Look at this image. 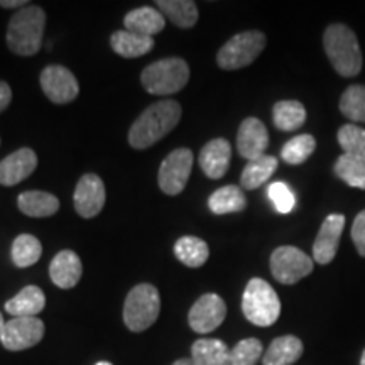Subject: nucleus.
Listing matches in <instances>:
<instances>
[{
    "instance_id": "obj_21",
    "label": "nucleus",
    "mask_w": 365,
    "mask_h": 365,
    "mask_svg": "<svg viewBox=\"0 0 365 365\" xmlns=\"http://www.w3.org/2000/svg\"><path fill=\"white\" fill-rule=\"evenodd\" d=\"M303 341L294 335L277 336L262 357V365H293L303 355Z\"/></svg>"
},
{
    "instance_id": "obj_14",
    "label": "nucleus",
    "mask_w": 365,
    "mask_h": 365,
    "mask_svg": "<svg viewBox=\"0 0 365 365\" xmlns=\"http://www.w3.org/2000/svg\"><path fill=\"white\" fill-rule=\"evenodd\" d=\"M75 210L80 217L93 218L103 210L105 205V185L100 176L88 173L80 178L75 190Z\"/></svg>"
},
{
    "instance_id": "obj_7",
    "label": "nucleus",
    "mask_w": 365,
    "mask_h": 365,
    "mask_svg": "<svg viewBox=\"0 0 365 365\" xmlns=\"http://www.w3.org/2000/svg\"><path fill=\"white\" fill-rule=\"evenodd\" d=\"M266 34L261 31H245L235 34L222 46L217 54V63L222 70H240L257 59L266 48Z\"/></svg>"
},
{
    "instance_id": "obj_39",
    "label": "nucleus",
    "mask_w": 365,
    "mask_h": 365,
    "mask_svg": "<svg viewBox=\"0 0 365 365\" xmlns=\"http://www.w3.org/2000/svg\"><path fill=\"white\" fill-rule=\"evenodd\" d=\"M29 4L26 0H0V7L4 9H14V7H27Z\"/></svg>"
},
{
    "instance_id": "obj_33",
    "label": "nucleus",
    "mask_w": 365,
    "mask_h": 365,
    "mask_svg": "<svg viewBox=\"0 0 365 365\" xmlns=\"http://www.w3.org/2000/svg\"><path fill=\"white\" fill-rule=\"evenodd\" d=\"M333 171H335L336 178H340L341 181L352 186V188L365 190V163L360 161V159L344 154V156L336 159Z\"/></svg>"
},
{
    "instance_id": "obj_23",
    "label": "nucleus",
    "mask_w": 365,
    "mask_h": 365,
    "mask_svg": "<svg viewBox=\"0 0 365 365\" xmlns=\"http://www.w3.org/2000/svg\"><path fill=\"white\" fill-rule=\"evenodd\" d=\"M191 360L196 365H230V349L218 339H200L191 346Z\"/></svg>"
},
{
    "instance_id": "obj_20",
    "label": "nucleus",
    "mask_w": 365,
    "mask_h": 365,
    "mask_svg": "<svg viewBox=\"0 0 365 365\" xmlns=\"http://www.w3.org/2000/svg\"><path fill=\"white\" fill-rule=\"evenodd\" d=\"M46 307V296L38 286H26L6 303V312L14 318H34Z\"/></svg>"
},
{
    "instance_id": "obj_25",
    "label": "nucleus",
    "mask_w": 365,
    "mask_h": 365,
    "mask_svg": "<svg viewBox=\"0 0 365 365\" xmlns=\"http://www.w3.org/2000/svg\"><path fill=\"white\" fill-rule=\"evenodd\" d=\"M272 120L279 130H296L307 122V108L298 100H281L274 105Z\"/></svg>"
},
{
    "instance_id": "obj_42",
    "label": "nucleus",
    "mask_w": 365,
    "mask_h": 365,
    "mask_svg": "<svg viewBox=\"0 0 365 365\" xmlns=\"http://www.w3.org/2000/svg\"><path fill=\"white\" fill-rule=\"evenodd\" d=\"M360 365H365V350H364V354H362V359H360Z\"/></svg>"
},
{
    "instance_id": "obj_6",
    "label": "nucleus",
    "mask_w": 365,
    "mask_h": 365,
    "mask_svg": "<svg viewBox=\"0 0 365 365\" xmlns=\"http://www.w3.org/2000/svg\"><path fill=\"white\" fill-rule=\"evenodd\" d=\"M161 312L159 291L153 284H137L124 303V323L130 331H144L156 323Z\"/></svg>"
},
{
    "instance_id": "obj_1",
    "label": "nucleus",
    "mask_w": 365,
    "mask_h": 365,
    "mask_svg": "<svg viewBox=\"0 0 365 365\" xmlns=\"http://www.w3.org/2000/svg\"><path fill=\"white\" fill-rule=\"evenodd\" d=\"M181 113V105L175 100L153 103L130 125L129 144L134 149H148L159 143L178 125Z\"/></svg>"
},
{
    "instance_id": "obj_37",
    "label": "nucleus",
    "mask_w": 365,
    "mask_h": 365,
    "mask_svg": "<svg viewBox=\"0 0 365 365\" xmlns=\"http://www.w3.org/2000/svg\"><path fill=\"white\" fill-rule=\"evenodd\" d=\"M352 240L357 247V252L365 257V210L355 217L352 225Z\"/></svg>"
},
{
    "instance_id": "obj_30",
    "label": "nucleus",
    "mask_w": 365,
    "mask_h": 365,
    "mask_svg": "<svg viewBox=\"0 0 365 365\" xmlns=\"http://www.w3.org/2000/svg\"><path fill=\"white\" fill-rule=\"evenodd\" d=\"M41 254H43V245L34 235L22 234L12 242L11 257L17 267L33 266L41 259Z\"/></svg>"
},
{
    "instance_id": "obj_5",
    "label": "nucleus",
    "mask_w": 365,
    "mask_h": 365,
    "mask_svg": "<svg viewBox=\"0 0 365 365\" xmlns=\"http://www.w3.org/2000/svg\"><path fill=\"white\" fill-rule=\"evenodd\" d=\"M242 312L255 327H271L281 314V301L272 286L254 277L242 296Z\"/></svg>"
},
{
    "instance_id": "obj_4",
    "label": "nucleus",
    "mask_w": 365,
    "mask_h": 365,
    "mask_svg": "<svg viewBox=\"0 0 365 365\" xmlns=\"http://www.w3.org/2000/svg\"><path fill=\"white\" fill-rule=\"evenodd\" d=\"M190 80V66L181 58H164L140 73V83L148 93L168 97L182 90Z\"/></svg>"
},
{
    "instance_id": "obj_9",
    "label": "nucleus",
    "mask_w": 365,
    "mask_h": 365,
    "mask_svg": "<svg viewBox=\"0 0 365 365\" xmlns=\"http://www.w3.org/2000/svg\"><path fill=\"white\" fill-rule=\"evenodd\" d=\"M195 156L190 149L180 148L168 154L161 168H159V188L163 193L176 196L185 190L186 182L190 180L191 170H193Z\"/></svg>"
},
{
    "instance_id": "obj_18",
    "label": "nucleus",
    "mask_w": 365,
    "mask_h": 365,
    "mask_svg": "<svg viewBox=\"0 0 365 365\" xmlns=\"http://www.w3.org/2000/svg\"><path fill=\"white\" fill-rule=\"evenodd\" d=\"M83 274L81 259L73 250H61L54 255L49 266V276L51 281L61 289H71L78 284Z\"/></svg>"
},
{
    "instance_id": "obj_16",
    "label": "nucleus",
    "mask_w": 365,
    "mask_h": 365,
    "mask_svg": "<svg viewBox=\"0 0 365 365\" xmlns=\"http://www.w3.org/2000/svg\"><path fill=\"white\" fill-rule=\"evenodd\" d=\"M38 168V156L33 149L22 148L9 154L0 161V185L16 186L17 182L29 178Z\"/></svg>"
},
{
    "instance_id": "obj_22",
    "label": "nucleus",
    "mask_w": 365,
    "mask_h": 365,
    "mask_svg": "<svg viewBox=\"0 0 365 365\" xmlns=\"http://www.w3.org/2000/svg\"><path fill=\"white\" fill-rule=\"evenodd\" d=\"M17 205L24 215L33 218L53 217L59 210V200L46 191H24L17 198Z\"/></svg>"
},
{
    "instance_id": "obj_31",
    "label": "nucleus",
    "mask_w": 365,
    "mask_h": 365,
    "mask_svg": "<svg viewBox=\"0 0 365 365\" xmlns=\"http://www.w3.org/2000/svg\"><path fill=\"white\" fill-rule=\"evenodd\" d=\"M314 149H317V140H314V137L309 134H299L282 145L281 158L284 163L298 166V164H303L309 156H312Z\"/></svg>"
},
{
    "instance_id": "obj_13",
    "label": "nucleus",
    "mask_w": 365,
    "mask_h": 365,
    "mask_svg": "<svg viewBox=\"0 0 365 365\" xmlns=\"http://www.w3.org/2000/svg\"><path fill=\"white\" fill-rule=\"evenodd\" d=\"M345 228V217L340 213H331L325 218L319 227V232L313 244V259L314 262L327 266L335 259L339 244Z\"/></svg>"
},
{
    "instance_id": "obj_28",
    "label": "nucleus",
    "mask_w": 365,
    "mask_h": 365,
    "mask_svg": "<svg viewBox=\"0 0 365 365\" xmlns=\"http://www.w3.org/2000/svg\"><path fill=\"white\" fill-rule=\"evenodd\" d=\"M277 170V159L274 156L264 154L259 159L249 161L247 166L244 168L240 176L242 190H255L262 186L264 182L269 181V178Z\"/></svg>"
},
{
    "instance_id": "obj_17",
    "label": "nucleus",
    "mask_w": 365,
    "mask_h": 365,
    "mask_svg": "<svg viewBox=\"0 0 365 365\" xmlns=\"http://www.w3.org/2000/svg\"><path fill=\"white\" fill-rule=\"evenodd\" d=\"M232 148L227 139H213L205 144L200 153V166L205 175L212 180H220L227 175L228 166H230Z\"/></svg>"
},
{
    "instance_id": "obj_38",
    "label": "nucleus",
    "mask_w": 365,
    "mask_h": 365,
    "mask_svg": "<svg viewBox=\"0 0 365 365\" xmlns=\"http://www.w3.org/2000/svg\"><path fill=\"white\" fill-rule=\"evenodd\" d=\"M12 100V90L6 81H0V112H4L9 107Z\"/></svg>"
},
{
    "instance_id": "obj_2",
    "label": "nucleus",
    "mask_w": 365,
    "mask_h": 365,
    "mask_svg": "<svg viewBox=\"0 0 365 365\" xmlns=\"http://www.w3.org/2000/svg\"><path fill=\"white\" fill-rule=\"evenodd\" d=\"M46 12L38 6H27L17 11L9 21L7 46L19 56H34L43 46Z\"/></svg>"
},
{
    "instance_id": "obj_41",
    "label": "nucleus",
    "mask_w": 365,
    "mask_h": 365,
    "mask_svg": "<svg viewBox=\"0 0 365 365\" xmlns=\"http://www.w3.org/2000/svg\"><path fill=\"white\" fill-rule=\"evenodd\" d=\"M4 328H6V322H4V317H2V313H0V339H2Z\"/></svg>"
},
{
    "instance_id": "obj_32",
    "label": "nucleus",
    "mask_w": 365,
    "mask_h": 365,
    "mask_svg": "<svg viewBox=\"0 0 365 365\" xmlns=\"http://www.w3.org/2000/svg\"><path fill=\"white\" fill-rule=\"evenodd\" d=\"M340 112L352 122L365 124V86L350 85L340 97Z\"/></svg>"
},
{
    "instance_id": "obj_15",
    "label": "nucleus",
    "mask_w": 365,
    "mask_h": 365,
    "mask_svg": "<svg viewBox=\"0 0 365 365\" xmlns=\"http://www.w3.org/2000/svg\"><path fill=\"white\" fill-rule=\"evenodd\" d=\"M269 148V134L262 120L249 117L242 122L237 132V150L247 161H254L266 154Z\"/></svg>"
},
{
    "instance_id": "obj_11",
    "label": "nucleus",
    "mask_w": 365,
    "mask_h": 365,
    "mask_svg": "<svg viewBox=\"0 0 365 365\" xmlns=\"http://www.w3.org/2000/svg\"><path fill=\"white\" fill-rule=\"evenodd\" d=\"M44 336V323L39 318H12L6 323L2 345L11 352H21L38 345Z\"/></svg>"
},
{
    "instance_id": "obj_8",
    "label": "nucleus",
    "mask_w": 365,
    "mask_h": 365,
    "mask_svg": "<svg viewBox=\"0 0 365 365\" xmlns=\"http://www.w3.org/2000/svg\"><path fill=\"white\" fill-rule=\"evenodd\" d=\"M313 259L303 250L291 245L277 247L271 255V272L274 279L281 284H296L313 272Z\"/></svg>"
},
{
    "instance_id": "obj_35",
    "label": "nucleus",
    "mask_w": 365,
    "mask_h": 365,
    "mask_svg": "<svg viewBox=\"0 0 365 365\" xmlns=\"http://www.w3.org/2000/svg\"><path fill=\"white\" fill-rule=\"evenodd\" d=\"M264 352L262 341L257 339L240 340L230 350V365H255Z\"/></svg>"
},
{
    "instance_id": "obj_19",
    "label": "nucleus",
    "mask_w": 365,
    "mask_h": 365,
    "mask_svg": "<svg viewBox=\"0 0 365 365\" xmlns=\"http://www.w3.org/2000/svg\"><path fill=\"white\" fill-rule=\"evenodd\" d=\"M124 26L129 33L153 38L154 34H159L164 29L166 17L154 7H137L127 14Z\"/></svg>"
},
{
    "instance_id": "obj_3",
    "label": "nucleus",
    "mask_w": 365,
    "mask_h": 365,
    "mask_svg": "<svg viewBox=\"0 0 365 365\" xmlns=\"http://www.w3.org/2000/svg\"><path fill=\"white\" fill-rule=\"evenodd\" d=\"M323 48L333 70L345 78L357 76L362 70V51L357 36L349 26L331 24L323 34Z\"/></svg>"
},
{
    "instance_id": "obj_34",
    "label": "nucleus",
    "mask_w": 365,
    "mask_h": 365,
    "mask_svg": "<svg viewBox=\"0 0 365 365\" xmlns=\"http://www.w3.org/2000/svg\"><path fill=\"white\" fill-rule=\"evenodd\" d=\"M339 143L344 154L365 163V129L355 124H345L339 130Z\"/></svg>"
},
{
    "instance_id": "obj_40",
    "label": "nucleus",
    "mask_w": 365,
    "mask_h": 365,
    "mask_svg": "<svg viewBox=\"0 0 365 365\" xmlns=\"http://www.w3.org/2000/svg\"><path fill=\"white\" fill-rule=\"evenodd\" d=\"M173 365H196V364L191 359H180V360H176Z\"/></svg>"
},
{
    "instance_id": "obj_36",
    "label": "nucleus",
    "mask_w": 365,
    "mask_h": 365,
    "mask_svg": "<svg viewBox=\"0 0 365 365\" xmlns=\"http://www.w3.org/2000/svg\"><path fill=\"white\" fill-rule=\"evenodd\" d=\"M267 196L271 200L274 208L279 213H289L296 207V196L293 190L282 181H274L269 185Z\"/></svg>"
},
{
    "instance_id": "obj_24",
    "label": "nucleus",
    "mask_w": 365,
    "mask_h": 365,
    "mask_svg": "<svg viewBox=\"0 0 365 365\" xmlns=\"http://www.w3.org/2000/svg\"><path fill=\"white\" fill-rule=\"evenodd\" d=\"M110 46L118 56L139 58L148 54L154 48V38L129 33V31H117L110 36Z\"/></svg>"
},
{
    "instance_id": "obj_27",
    "label": "nucleus",
    "mask_w": 365,
    "mask_h": 365,
    "mask_svg": "<svg viewBox=\"0 0 365 365\" xmlns=\"http://www.w3.org/2000/svg\"><path fill=\"white\" fill-rule=\"evenodd\" d=\"M159 12L181 29H190L198 22V7L193 0H159Z\"/></svg>"
},
{
    "instance_id": "obj_12",
    "label": "nucleus",
    "mask_w": 365,
    "mask_h": 365,
    "mask_svg": "<svg viewBox=\"0 0 365 365\" xmlns=\"http://www.w3.org/2000/svg\"><path fill=\"white\" fill-rule=\"evenodd\" d=\"M227 317V304L215 293H207L191 307L188 323L196 333H210L217 330Z\"/></svg>"
},
{
    "instance_id": "obj_43",
    "label": "nucleus",
    "mask_w": 365,
    "mask_h": 365,
    "mask_svg": "<svg viewBox=\"0 0 365 365\" xmlns=\"http://www.w3.org/2000/svg\"><path fill=\"white\" fill-rule=\"evenodd\" d=\"M95 365H112L110 362H105V360H102V362H97Z\"/></svg>"
},
{
    "instance_id": "obj_10",
    "label": "nucleus",
    "mask_w": 365,
    "mask_h": 365,
    "mask_svg": "<svg viewBox=\"0 0 365 365\" xmlns=\"http://www.w3.org/2000/svg\"><path fill=\"white\" fill-rule=\"evenodd\" d=\"M39 81L46 97L54 103H70L80 93V85L76 76L61 65L44 68L39 76Z\"/></svg>"
},
{
    "instance_id": "obj_26",
    "label": "nucleus",
    "mask_w": 365,
    "mask_h": 365,
    "mask_svg": "<svg viewBox=\"0 0 365 365\" xmlns=\"http://www.w3.org/2000/svg\"><path fill=\"white\" fill-rule=\"evenodd\" d=\"M208 207L215 215H225V213L242 212L247 207V200H245L242 188L235 185H228L213 191L208 198Z\"/></svg>"
},
{
    "instance_id": "obj_29",
    "label": "nucleus",
    "mask_w": 365,
    "mask_h": 365,
    "mask_svg": "<svg viewBox=\"0 0 365 365\" xmlns=\"http://www.w3.org/2000/svg\"><path fill=\"white\" fill-rule=\"evenodd\" d=\"M175 254L178 261L188 267H202L208 261V244L198 237L186 235L176 240Z\"/></svg>"
}]
</instances>
